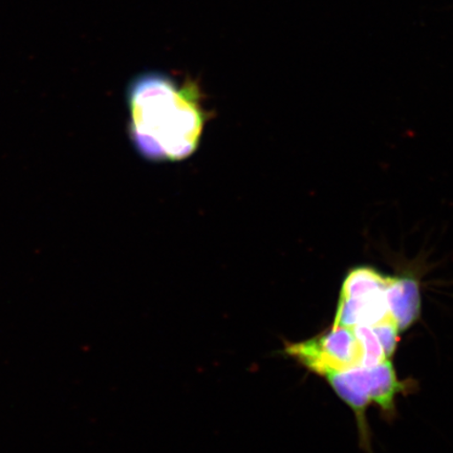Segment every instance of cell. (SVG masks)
<instances>
[{
    "label": "cell",
    "mask_w": 453,
    "mask_h": 453,
    "mask_svg": "<svg viewBox=\"0 0 453 453\" xmlns=\"http://www.w3.org/2000/svg\"><path fill=\"white\" fill-rule=\"evenodd\" d=\"M387 300L389 313L400 331L415 324L420 316V287L411 276H393L387 288Z\"/></svg>",
    "instance_id": "3"
},
{
    "label": "cell",
    "mask_w": 453,
    "mask_h": 453,
    "mask_svg": "<svg viewBox=\"0 0 453 453\" xmlns=\"http://www.w3.org/2000/svg\"><path fill=\"white\" fill-rule=\"evenodd\" d=\"M326 378L340 398L352 407L358 418L359 426L365 430V413L371 402L368 395L367 368H349L347 371L328 373Z\"/></svg>",
    "instance_id": "4"
},
{
    "label": "cell",
    "mask_w": 453,
    "mask_h": 453,
    "mask_svg": "<svg viewBox=\"0 0 453 453\" xmlns=\"http://www.w3.org/2000/svg\"><path fill=\"white\" fill-rule=\"evenodd\" d=\"M372 328L382 345L385 356H387L388 359L390 358L395 353L396 343H398L400 331L393 316L389 315L387 319L379 322L378 325L373 326Z\"/></svg>",
    "instance_id": "7"
},
{
    "label": "cell",
    "mask_w": 453,
    "mask_h": 453,
    "mask_svg": "<svg viewBox=\"0 0 453 453\" xmlns=\"http://www.w3.org/2000/svg\"><path fill=\"white\" fill-rule=\"evenodd\" d=\"M352 330L360 345L361 367H375L388 360L382 345L371 326H356Z\"/></svg>",
    "instance_id": "6"
},
{
    "label": "cell",
    "mask_w": 453,
    "mask_h": 453,
    "mask_svg": "<svg viewBox=\"0 0 453 453\" xmlns=\"http://www.w3.org/2000/svg\"><path fill=\"white\" fill-rule=\"evenodd\" d=\"M127 93L129 139L144 160L179 162L195 154L211 118L196 83L146 72Z\"/></svg>",
    "instance_id": "1"
},
{
    "label": "cell",
    "mask_w": 453,
    "mask_h": 453,
    "mask_svg": "<svg viewBox=\"0 0 453 453\" xmlns=\"http://www.w3.org/2000/svg\"><path fill=\"white\" fill-rule=\"evenodd\" d=\"M283 353L325 377L328 373L361 367L358 340L352 328L345 326H333L325 335L307 342L286 343Z\"/></svg>",
    "instance_id": "2"
},
{
    "label": "cell",
    "mask_w": 453,
    "mask_h": 453,
    "mask_svg": "<svg viewBox=\"0 0 453 453\" xmlns=\"http://www.w3.org/2000/svg\"><path fill=\"white\" fill-rule=\"evenodd\" d=\"M368 395L385 411H394L395 395L404 388L396 379L392 362L388 359L375 367L367 368Z\"/></svg>",
    "instance_id": "5"
}]
</instances>
